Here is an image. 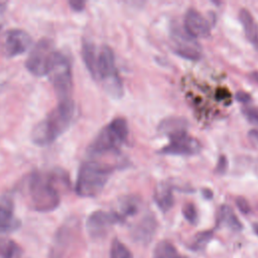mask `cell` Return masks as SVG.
Listing matches in <instances>:
<instances>
[{"mask_svg": "<svg viewBox=\"0 0 258 258\" xmlns=\"http://www.w3.org/2000/svg\"><path fill=\"white\" fill-rule=\"evenodd\" d=\"M61 176L56 172L42 171H34L26 176L22 187L31 210L46 213L58 207L60 198L56 180Z\"/></svg>", "mask_w": 258, "mask_h": 258, "instance_id": "6da1fadb", "label": "cell"}, {"mask_svg": "<svg viewBox=\"0 0 258 258\" xmlns=\"http://www.w3.org/2000/svg\"><path fill=\"white\" fill-rule=\"evenodd\" d=\"M76 115V106L72 99L58 101L57 105L39 121L31 131V140L38 146L54 142L72 125Z\"/></svg>", "mask_w": 258, "mask_h": 258, "instance_id": "7a4b0ae2", "label": "cell"}, {"mask_svg": "<svg viewBox=\"0 0 258 258\" xmlns=\"http://www.w3.org/2000/svg\"><path fill=\"white\" fill-rule=\"evenodd\" d=\"M114 167L99 161H86L79 169L76 192L83 198L98 196L109 180Z\"/></svg>", "mask_w": 258, "mask_h": 258, "instance_id": "3957f363", "label": "cell"}, {"mask_svg": "<svg viewBox=\"0 0 258 258\" xmlns=\"http://www.w3.org/2000/svg\"><path fill=\"white\" fill-rule=\"evenodd\" d=\"M94 79L102 83L105 91L112 98L119 99L123 96V83L116 69L115 55L108 45L98 48Z\"/></svg>", "mask_w": 258, "mask_h": 258, "instance_id": "277c9868", "label": "cell"}, {"mask_svg": "<svg viewBox=\"0 0 258 258\" xmlns=\"http://www.w3.org/2000/svg\"><path fill=\"white\" fill-rule=\"evenodd\" d=\"M127 121L118 117L105 126L88 147L91 156H99L110 152H115L125 142L128 136Z\"/></svg>", "mask_w": 258, "mask_h": 258, "instance_id": "5b68a950", "label": "cell"}, {"mask_svg": "<svg viewBox=\"0 0 258 258\" xmlns=\"http://www.w3.org/2000/svg\"><path fill=\"white\" fill-rule=\"evenodd\" d=\"M46 76H48L58 101L71 99L73 73L71 61L67 55L60 51L54 50L49 61Z\"/></svg>", "mask_w": 258, "mask_h": 258, "instance_id": "8992f818", "label": "cell"}, {"mask_svg": "<svg viewBox=\"0 0 258 258\" xmlns=\"http://www.w3.org/2000/svg\"><path fill=\"white\" fill-rule=\"evenodd\" d=\"M54 50L53 42L50 39L42 38L38 40L25 60V67L29 73L36 77L46 76Z\"/></svg>", "mask_w": 258, "mask_h": 258, "instance_id": "52a82bcc", "label": "cell"}, {"mask_svg": "<svg viewBox=\"0 0 258 258\" xmlns=\"http://www.w3.org/2000/svg\"><path fill=\"white\" fill-rule=\"evenodd\" d=\"M170 38L176 54L190 60H198L202 56L200 43L190 36L183 28L174 26L170 30Z\"/></svg>", "mask_w": 258, "mask_h": 258, "instance_id": "ba28073f", "label": "cell"}, {"mask_svg": "<svg viewBox=\"0 0 258 258\" xmlns=\"http://www.w3.org/2000/svg\"><path fill=\"white\" fill-rule=\"evenodd\" d=\"M202 145L199 140L183 133L170 138V142L159 150L160 154L166 155H194L201 151Z\"/></svg>", "mask_w": 258, "mask_h": 258, "instance_id": "9c48e42d", "label": "cell"}, {"mask_svg": "<svg viewBox=\"0 0 258 258\" xmlns=\"http://www.w3.org/2000/svg\"><path fill=\"white\" fill-rule=\"evenodd\" d=\"M118 222L119 220L113 212L99 210L89 216L86 227L89 235L94 239H98L106 236L112 226Z\"/></svg>", "mask_w": 258, "mask_h": 258, "instance_id": "30bf717a", "label": "cell"}, {"mask_svg": "<svg viewBox=\"0 0 258 258\" xmlns=\"http://www.w3.org/2000/svg\"><path fill=\"white\" fill-rule=\"evenodd\" d=\"M31 36L22 29H10L7 31L4 41V52L8 57L17 56L25 52L31 45Z\"/></svg>", "mask_w": 258, "mask_h": 258, "instance_id": "8fae6325", "label": "cell"}, {"mask_svg": "<svg viewBox=\"0 0 258 258\" xmlns=\"http://www.w3.org/2000/svg\"><path fill=\"white\" fill-rule=\"evenodd\" d=\"M183 29L194 38L206 37L211 32V26L209 21L194 8H189L183 19Z\"/></svg>", "mask_w": 258, "mask_h": 258, "instance_id": "7c38bea8", "label": "cell"}, {"mask_svg": "<svg viewBox=\"0 0 258 258\" xmlns=\"http://www.w3.org/2000/svg\"><path fill=\"white\" fill-rule=\"evenodd\" d=\"M74 230L69 224H63L55 233L47 253V258H63L71 247Z\"/></svg>", "mask_w": 258, "mask_h": 258, "instance_id": "4fadbf2b", "label": "cell"}, {"mask_svg": "<svg viewBox=\"0 0 258 258\" xmlns=\"http://www.w3.org/2000/svg\"><path fill=\"white\" fill-rule=\"evenodd\" d=\"M157 228V222L154 216L148 214L138 221L130 230L131 238L142 245L150 243Z\"/></svg>", "mask_w": 258, "mask_h": 258, "instance_id": "5bb4252c", "label": "cell"}, {"mask_svg": "<svg viewBox=\"0 0 258 258\" xmlns=\"http://www.w3.org/2000/svg\"><path fill=\"white\" fill-rule=\"evenodd\" d=\"M21 223L14 216V205L10 196H3L0 199V234L17 230Z\"/></svg>", "mask_w": 258, "mask_h": 258, "instance_id": "9a60e30c", "label": "cell"}, {"mask_svg": "<svg viewBox=\"0 0 258 258\" xmlns=\"http://www.w3.org/2000/svg\"><path fill=\"white\" fill-rule=\"evenodd\" d=\"M188 126L187 120L184 119L183 117H176V116H171V117H167L165 119H163L158 127L157 130L161 133V134H165L167 136H169L170 138L183 134V133H187L186 132V128Z\"/></svg>", "mask_w": 258, "mask_h": 258, "instance_id": "2e32d148", "label": "cell"}, {"mask_svg": "<svg viewBox=\"0 0 258 258\" xmlns=\"http://www.w3.org/2000/svg\"><path fill=\"white\" fill-rule=\"evenodd\" d=\"M239 20L242 24L246 38L258 49V23L255 18L248 9L242 8L239 12Z\"/></svg>", "mask_w": 258, "mask_h": 258, "instance_id": "e0dca14e", "label": "cell"}, {"mask_svg": "<svg viewBox=\"0 0 258 258\" xmlns=\"http://www.w3.org/2000/svg\"><path fill=\"white\" fill-rule=\"evenodd\" d=\"M140 204L141 202L139 197L134 195L124 196L119 199L117 203V210L113 213L116 215L119 222H122L127 217L135 215L139 210Z\"/></svg>", "mask_w": 258, "mask_h": 258, "instance_id": "ac0fdd59", "label": "cell"}, {"mask_svg": "<svg viewBox=\"0 0 258 258\" xmlns=\"http://www.w3.org/2000/svg\"><path fill=\"white\" fill-rule=\"evenodd\" d=\"M154 201L162 212H167L173 206V195L171 186L166 182L156 185L154 191Z\"/></svg>", "mask_w": 258, "mask_h": 258, "instance_id": "d6986e66", "label": "cell"}, {"mask_svg": "<svg viewBox=\"0 0 258 258\" xmlns=\"http://www.w3.org/2000/svg\"><path fill=\"white\" fill-rule=\"evenodd\" d=\"M82 55L88 71L90 72L91 76L94 78L95 71H96L97 55H98V48L96 44L89 39H84L82 44Z\"/></svg>", "mask_w": 258, "mask_h": 258, "instance_id": "ffe728a7", "label": "cell"}, {"mask_svg": "<svg viewBox=\"0 0 258 258\" xmlns=\"http://www.w3.org/2000/svg\"><path fill=\"white\" fill-rule=\"evenodd\" d=\"M218 222L233 231H240L242 229L241 222L237 218L232 208L227 205L220 207L218 213Z\"/></svg>", "mask_w": 258, "mask_h": 258, "instance_id": "44dd1931", "label": "cell"}, {"mask_svg": "<svg viewBox=\"0 0 258 258\" xmlns=\"http://www.w3.org/2000/svg\"><path fill=\"white\" fill-rule=\"evenodd\" d=\"M22 248L12 239L0 237V258H22Z\"/></svg>", "mask_w": 258, "mask_h": 258, "instance_id": "7402d4cb", "label": "cell"}, {"mask_svg": "<svg viewBox=\"0 0 258 258\" xmlns=\"http://www.w3.org/2000/svg\"><path fill=\"white\" fill-rule=\"evenodd\" d=\"M154 258H185L181 256L176 248L168 241H160L156 244L153 250Z\"/></svg>", "mask_w": 258, "mask_h": 258, "instance_id": "603a6c76", "label": "cell"}, {"mask_svg": "<svg viewBox=\"0 0 258 258\" xmlns=\"http://www.w3.org/2000/svg\"><path fill=\"white\" fill-rule=\"evenodd\" d=\"M110 258H133L130 250L118 239H114L111 243Z\"/></svg>", "mask_w": 258, "mask_h": 258, "instance_id": "cb8c5ba5", "label": "cell"}, {"mask_svg": "<svg viewBox=\"0 0 258 258\" xmlns=\"http://www.w3.org/2000/svg\"><path fill=\"white\" fill-rule=\"evenodd\" d=\"M212 236H213L212 231H204V232L198 233L194 237L192 242L190 243V248L195 249V250H200V249L204 248L209 243V241L212 239Z\"/></svg>", "mask_w": 258, "mask_h": 258, "instance_id": "d4e9b609", "label": "cell"}, {"mask_svg": "<svg viewBox=\"0 0 258 258\" xmlns=\"http://www.w3.org/2000/svg\"><path fill=\"white\" fill-rule=\"evenodd\" d=\"M182 214L184 218L190 223V224H196L198 221V212L197 208L194 204L187 203L183 206L182 208Z\"/></svg>", "mask_w": 258, "mask_h": 258, "instance_id": "484cf974", "label": "cell"}, {"mask_svg": "<svg viewBox=\"0 0 258 258\" xmlns=\"http://www.w3.org/2000/svg\"><path fill=\"white\" fill-rule=\"evenodd\" d=\"M244 116L254 124H258V107L256 106H249L242 110Z\"/></svg>", "mask_w": 258, "mask_h": 258, "instance_id": "4316f807", "label": "cell"}, {"mask_svg": "<svg viewBox=\"0 0 258 258\" xmlns=\"http://www.w3.org/2000/svg\"><path fill=\"white\" fill-rule=\"evenodd\" d=\"M236 205H237L238 209L240 210V212L243 214H248L251 211L248 201L243 197H238L236 199Z\"/></svg>", "mask_w": 258, "mask_h": 258, "instance_id": "83f0119b", "label": "cell"}, {"mask_svg": "<svg viewBox=\"0 0 258 258\" xmlns=\"http://www.w3.org/2000/svg\"><path fill=\"white\" fill-rule=\"evenodd\" d=\"M69 4H70L71 8H72L74 11L80 12V11L84 10L86 3H85V1H82V0H72V1L69 2Z\"/></svg>", "mask_w": 258, "mask_h": 258, "instance_id": "f1b7e54d", "label": "cell"}, {"mask_svg": "<svg viewBox=\"0 0 258 258\" xmlns=\"http://www.w3.org/2000/svg\"><path fill=\"white\" fill-rule=\"evenodd\" d=\"M227 158L226 156L224 155H221L220 158H219V161H218V164H217V171L220 172V173H224L226 171V168H227Z\"/></svg>", "mask_w": 258, "mask_h": 258, "instance_id": "f546056e", "label": "cell"}, {"mask_svg": "<svg viewBox=\"0 0 258 258\" xmlns=\"http://www.w3.org/2000/svg\"><path fill=\"white\" fill-rule=\"evenodd\" d=\"M236 98L238 101L242 102V103H248L251 100V97L249 94L245 93V92H239L236 95Z\"/></svg>", "mask_w": 258, "mask_h": 258, "instance_id": "4dcf8cb0", "label": "cell"}, {"mask_svg": "<svg viewBox=\"0 0 258 258\" xmlns=\"http://www.w3.org/2000/svg\"><path fill=\"white\" fill-rule=\"evenodd\" d=\"M248 137L249 139L255 143V144H258V129H252L249 131L248 133Z\"/></svg>", "mask_w": 258, "mask_h": 258, "instance_id": "1f68e13d", "label": "cell"}, {"mask_svg": "<svg viewBox=\"0 0 258 258\" xmlns=\"http://www.w3.org/2000/svg\"><path fill=\"white\" fill-rule=\"evenodd\" d=\"M5 8H6V3H4V2H0V17H1V15L4 13Z\"/></svg>", "mask_w": 258, "mask_h": 258, "instance_id": "d6a6232c", "label": "cell"}, {"mask_svg": "<svg viewBox=\"0 0 258 258\" xmlns=\"http://www.w3.org/2000/svg\"><path fill=\"white\" fill-rule=\"evenodd\" d=\"M253 230H254L255 234L258 236V223H255V224L253 225Z\"/></svg>", "mask_w": 258, "mask_h": 258, "instance_id": "836d02e7", "label": "cell"}, {"mask_svg": "<svg viewBox=\"0 0 258 258\" xmlns=\"http://www.w3.org/2000/svg\"><path fill=\"white\" fill-rule=\"evenodd\" d=\"M255 77H256V79L258 80V74H256V75H255Z\"/></svg>", "mask_w": 258, "mask_h": 258, "instance_id": "e575fe53", "label": "cell"}]
</instances>
